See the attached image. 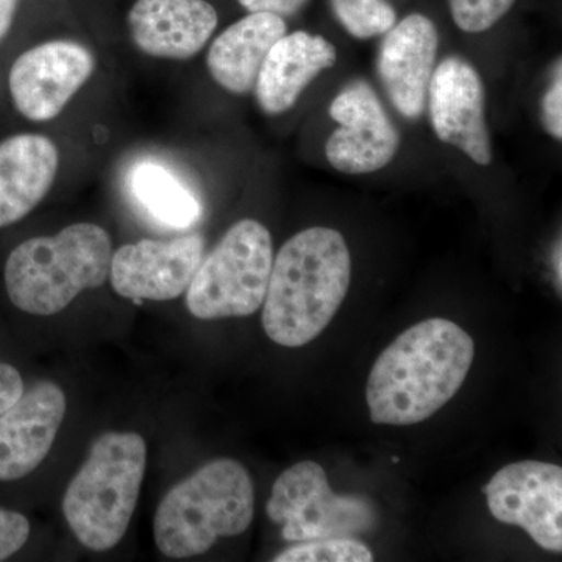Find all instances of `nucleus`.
I'll return each mask as SVG.
<instances>
[{"label": "nucleus", "mask_w": 562, "mask_h": 562, "mask_svg": "<svg viewBox=\"0 0 562 562\" xmlns=\"http://www.w3.org/2000/svg\"><path fill=\"white\" fill-rule=\"evenodd\" d=\"M473 357V339L452 321L435 317L403 331L369 373L373 424L406 427L430 419L461 390Z\"/></svg>", "instance_id": "f257e3e1"}, {"label": "nucleus", "mask_w": 562, "mask_h": 562, "mask_svg": "<svg viewBox=\"0 0 562 562\" xmlns=\"http://www.w3.org/2000/svg\"><path fill=\"white\" fill-rule=\"evenodd\" d=\"M351 257L335 228H306L273 258L262 302V327L273 342L302 347L314 341L341 308L350 288Z\"/></svg>", "instance_id": "f03ea898"}, {"label": "nucleus", "mask_w": 562, "mask_h": 562, "mask_svg": "<svg viewBox=\"0 0 562 562\" xmlns=\"http://www.w3.org/2000/svg\"><path fill=\"white\" fill-rule=\"evenodd\" d=\"M113 244L105 228L74 224L55 236L20 244L5 265L11 303L33 316H54L110 276Z\"/></svg>", "instance_id": "7ed1b4c3"}, {"label": "nucleus", "mask_w": 562, "mask_h": 562, "mask_svg": "<svg viewBox=\"0 0 562 562\" xmlns=\"http://www.w3.org/2000/svg\"><path fill=\"white\" fill-rule=\"evenodd\" d=\"M255 514L254 483L238 461L221 458L203 465L162 497L154 536L165 557H198L217 539L243 535Z\"/></svg>", "instance_id": "20e7f679"}, {"label": "nucleus", "mask_w": 562, "mask_h": 562, "mask_svg": "<svg viewBox=\"0 0 562 562\" xmlns=\"http://www.w3.org/2000/svg\"><path fill=\"white\" fill-rule=\"evenodd\" d=\"M147 447L136 432L99 436L63 497L74 536L92 552L113 549L131 525L146 472Z\"/></svg>", "instance_id": "39448f33"}, {"label": "nucleus", "mask_w": 562, "mask_h": 562, "mask_svg": "<svg viewBox=\"0 0 562 562\" xmlns=\"http://www.w3.org/2000/svg\"><path fill=\"white\" fill-rule=\"evenodd\" d=\"M272 262L271 232L255 220L236 222L192 277L188 310L203 321L251 316L265 302Z\"/></svg>", "instance_id": "423d86ee"}, {"label": "nucleus", "mask_w": 562, "mask_h": 562, "mask_svg": "<svg viewBox=\"0 0 562 562\" xmlns=\"http://www.w3.org/2000/svg\"><path fill=\"white\" fill-rule=\"evenodd\" d=\"M269 519L280 524L288 542L349 538L371 530L376 516L371 503L358 495H338L324 468L302 461L281 473L266 506Z\"/></svg>", "instance_id": "0eeeda50"}, {"label": "nucleus", "mask_w": 562, "mask_h": 562, "mask_svg": "<svg viewBox=\"0 0 562 562\" xmlns=\"http://www.w3.org/2000/svg\"><path fill=\"white\" fill-rule=\"evenodd\" d=\"M498 522L516 525L547 552H562V469L542 461L505 465L484 486Z\"/></svg>", "instance_id": "6e6552de"}, {"label": "nucleus", "mask_w": 562, "mask_h": 562, "mask_svg": "<svg viewBox=\"0 0 562 562\" xmlns=\"http://www.w3.org/2000/svg\"><path fill=\"white\" fill-rule=\"evenodd\" d=\"M328 111L339 124L325 144V157L336 171L361 176L380 171L394 160L401 133L371 85L351 81L333 99Z\"/></svg>", "instance_id": "1a4fd4ad"}, {"label": "nucleus", "mask_w": 562, "mask_h": 562, "mask_svg": "<svg viewBox=\"0 0 562 562\" xmlns=\"http://www.w3.org/2000/svg\"><path fill=\"white\" fill-rule=\"evenodd\" d=\"M95 60L83 44L58 40L24 52L11 66L14 106L33 122L54 120L94 74Z\"/></svg>", "instance_id": "9d476101"}, {"label": "nucleus", "mask_w": 562, "mask_h": 562, "mask_svg": "<svg viewBox=\"0 0 562 562\" xmlns=\"http://www.w3.org/2000/svg\"><path fill=\"white\" fill-rule=\"evenodd\" d=\"M203 251L205 239L199 233L169 241L125 244L111 255V286L132 301H172L190 286Z\"/></svg>", "instance_id": "9b49d317"}, {"label": "nucleus", "mask_w": 562, "mask_h": 562, "mask_svg": "<svg viewBox=\"0 0 562 562\" xmlns=\"http://www.w3.org/2000/svg\"><path fill=\"white\" fill-rule=\"evenodd\" d=\"M427 103L439 140L457 147L479 166L491 165L483 80L471 63L457 55L439 63L432 70Z\"/></svg>", "instance_id": "f8f14e48"}, {"label": "nucleus", "mask_w": 562, "mask_h": 562, "mask_svg": "<svg viewBox=\"0 0 562 562\" xmlns=\"http://www.w3.org/2000/svg\"><path fill=\"white\" fill-rule=\"evenodd\" d=\"M438 49V29L425 14H409L384 33L376 72L387 99L406 120L424 114Z\"/></svg>", "instance_id": "ddd939ff"}, {"label": "nucleus", "mask_w": 562, "mask_h": 562, "mask_svg": "<svg viewBox=\"0 0 562 562\" xmlns=\"http://www.w3.org/2000/svg\"><path fill=\"white\" fill-rule=\"evenodd\" d=\"M66 414L58 384L40 382L0 414V480L13 482L35 471L54 446Z\"/></svg>", "instance_id": "4468645a"}, {"label": "nucleus", "mask_w": 562, "mask_h": 562, "mask_svg": "<svg viewBox=\"0 0 562 562\" xmlns=\"http://www.w3.org/2000/svg\"><path fill=\"white\" fill-rule=\"evenodd\" d=\"M206 0H136L128 13L133 43L144 54L168 60L195 57L217 27Z\"/></svg>", "instance_id": "2eb2a0df"}, {"label": "nucleus", "mask_w": 562, "mask_h": 562, "mask_svg": "<svg viewBox=\"0 0 562 562\" xmlns=\"http://www.w3.org/2000/svg\"><path fill=\"white\" fill-rule=\"evenodd\" d=\"M338 52L330 41L308 32H294L277 41L262 63L255 98L266 114L286 113L322 70L335 66Z\"/></svg>", "instance_id": "dca6fc26"}, {"label": "nucleus", "mask_w": 562, "mask_h": 562, "mask_svg": "<svg viewBox=\"0 0 562 562\" xmlns=\"http://www.w3.org/2000/svg\"><path fill=\"white\" fill-rule=\"evenodd\" d=\"M60 154L54 140L24 133L0 143V228L27 216L57 177Z\"/></svg>", "instance_id": "f3484780"}, {"label": "nucleus", "mask_w": 562, "mask_h": 562, "mask_svg": "<svg viewBox=\"0 0 562 562\" xmlns=\"http://www.w3.org/2000/svg\"><path fill=\"white\" fill-rule=\"evenodd\" d=\"M288 33L284 18L249 13L217 36L206 55L213 80L232 94H247L273 44Z\"/></svg>", "instance_id": "a211bd4d"}, {"label": "nucleus", "mask_w": 562, "mask_h": 562, "mask_svg": "<svg viewBox=\"0 0 562 562\" xmlns=\"http://www.w3.org/2000/svg\"><path fill=\"white\" fill-rule=\"evenodd\" d=\"M128 188L140 209L165 227L187 231L201 221L203 210L198 195L160 162L133 166Z\"/></svg>", "instance_id": "6ab92c4d"}, {"label": "nucleus", "mask_w": 562, "mask_h": 562, "mask_svg": "<svg viewBox=\"0 0 562 562\" xmlns=\"http://www.w3.org/2000/svg\"><path fill=\"white\" fill-rule=\"evenodd\" d=\"M333 14L353 38L384 35L397 22V11L387 0H330Z\"/></svg>", "instance_id": "aec40b11"}, {"label": "nucleus", "mask_w": 562, "mask_h": 562, "mask_svg": "<svg viewBox=\"0 0 562 562\" xmlns=\"http://www.w3.org/2000/svg\"><path fill=\"white\" fill-rule=\"evenodd\" d=\"M276 562H371L364 543L350 538H328L290 547L273 558Z\"/></svg>", "instance_id": "412c9836"}, {"label": "nucleus", "mask_w": 562, "mask_h": 562, "mask_svg": "<svg viewBox=\"0 0 562 562\" xmlns=\"http://www.w3.org/2000/svg\"><path fill=\"white\" fill-rule=\"evenodd\" d=\"M516 0H449L452 20L460 31L483 33L498 24Z\"/></svg>", "instance_id": "4be33fe9"}, {"label": "nucleus", "mask_w": 562, "mask_h": 562, "mask_svg": "<svg viewBox=\"0 0 562 562\" xmlns=\"http://www.w3.org/2000/svg\"><path fill=\"white\" fill-rule=\"evenodd\" d=\"M31 535V524L20 513L0 509V561L20 552Z\"/></svg>", "instance_id": "5701e85b"}, {"label": "nucleus", "mask_w": 562, "mask_h": 562, "mask_svg": "<svg viewBox=\"0 0 562 562\" xmlns=\"http://www.w3.org/2000/svg\"><path fill=\"white\" fill-rule=\"evenodd\" d=\"M543 128L554 139H562V68L558 60L553 69L552 81L543 94L541 103Z\"/></svg>", "instance_id": "b1692460"}, {"label": "nucleus", "mask_w": 562, "mask_h": 562, "mask_svg": "<svg viewBox=\"0 0 562 562\" xmlns=\"http://www.w3.org/2000/svg\"><path fill=\"white\" fill-rule=\"evenodd\" d=\"M249 13H272L281 18H292L301 13L310 0H238Z\"/></svg>", "instance_id": "393cba45"}, {"label": "nucleus", "mask_w": 562, "mask_h": 562, "mask_svg": "<svg viewBox=\"0 0 562 562\" xmlns=\"http://www.w3.org/2000/svg\"><path fill=\"white\" fill-rule=\"evenodd\" d=\"M24 392L21 373L10 364L0 362V414L9 409Z\"/></svg>", "instance_id": "a878e982"}, {"label": "nucleus", "mask_w": 562, "mask_h": 562, "mask_svg": "<svg viewBox=\"0 0 562 562\" xmlns=\"http://www.w3.org/2000/svg\"><path fill=\"white\" fill-rule=\"evenodd\" d=\"M20 0H0V41L9 35Z\"/></svg>", "instance_id": "bb28decb"}, {"label": "nucleus", "mask_w": 562, "mask_h": 562, "mask_svg": "<svg viewBox=\"0 0 562 562\" xmlns=\"http://www.w3.org/2000/svg\"><path fill=\"white\" fill-rule=\"evenodd\" d=\"M553 262H554V271L558 272V281H560V286H561V280H562V271H561V243H558L557 249H554Z\"/></svg>", "instance_id": "cd10ccee"}]
</instances>
